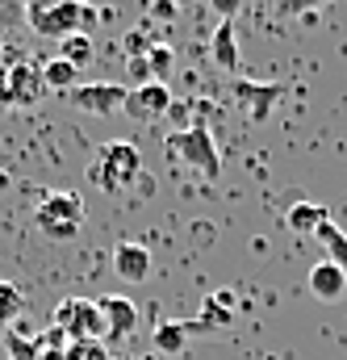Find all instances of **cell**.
<instances>
[{"label":"cell","instance_id":"cell-1","mask_svg":"<svg viewBox=\"0 0 347 360\" xmlns=\"http://www.w3.org/2000/svg\"><path fill=\"white\" fill-rule=\"evenodd\" d=\"M34 231L51 243H72L84 231V197L72 188L42 193V201L34 205Z\"/></svg>","mask_w":347,"mask_h":360},{"label":"cell","instance_id":"cell-2","mask_svg":"<svg viewBox=\"0 0 347 360\" xmlns=\"http://www.w3.org/2000/svg\"><path fill=\"white\" fill-rule=\"evenodd\" d=\"M143 176V151L126 139H113V143H100L92 164H88V180L105 193H126L134 180Z\"/></svg>","mask_w":347,"mask_h":360},{"label":"cell","instance_id":"cell-3","mask_svg":"<svg viewBox=\"0 0 347 360\" xmlns=\"http://www.w3.org/2000/svg\"><path fill=\"white\" fill-rule=\"evenodd\" d=\"M168 155H172L176 164H184L188 172L205 176V180L222 176L218 143H214V134H209V130H201V126H192V130H172V134H168Z\"/></svg>","mask_w":347,"mask_h":360},{"label":"cell","instance_id":"cell-4","mask_svg":"<svg viewBox=\"0 0 347 360\" xmlns=\"http://www.w3.org/2000/svg\"><path fill=\"white\" fill-rule=\"evenodd\" d=\"M55 327H59L72 344H84V340H100V335H105L100 310H96V302H88V297H63V302L55 306Z\"/></svg>","mask_w":347,"mask_h":360},{"label":"cell","instance_id":"cell-5","mask_svg":"<svg viewBox=\"0 0 347 360\" xmlns=\"http://www.w3.org/2000/svg\"><path fill=\"white\" fill-rule=\"evenodd\" d=\"M284 92H289L284 84H256V80H243V76L230 84V96H235L239 113H243L247 122H256V126L276 113V105L284 101Z\"/></svg>","mask_w":347,"mask_h":360},{"label":"cell","instance_id":"cell-6","mask_svg":"<svg viewBox=\"0 0 347 360\" xmlns=\"http://www.w3.org/2000/svg\"><path fill=\"white\" fill-rule=\"evenodd\" d=\"M42 92H46V84H42V68L38 63L0 68V105H38Z\"/></svg>","mask_w":347,"mask_h":360},{"label":"cell","instance_id":"cell-7","mask_svg":"<svg viewBox=\"0 0 347 360\" xmlns=\"http://www.w3.org/2000/svg\"><path fill=\"white\" fill-rule=\"evenodd\" d=\"M67 101L80 109V113H126V101H130V89L126 84H76L67 92Z\"/></svg>","mask_w":347,"mask_h":360},{"label":"cell","instance_id":"cell-8","mask_svg":"<svg viewBox=\"0 0 347 360\" xmlns=\"http://www.w3.org/2000/svg\"><path fill=\"white\" fill-rule=\"evenodd\" d=\"M96 310H100V323H105V344L134 335V327H138V306H134L130 297L105 293V297H96Z\"/></svg>","mask_w":347,"mask_h":360},{"label":"cell","instance_id":"cell-9","mask_svg":"<svg viewBox=\"0 0 347 360\" xmlns=\"http://www.w3.org/2000/svg\"><path fill=\"white\" fill-rule=\"evenodd\" d=\"M168 109H172V89H168V84L151 80V84H143V89H130V101H126V113H130V117H138V122H159V117H168Z\"/></svg>","mask_w":347,"mask_h":360},{"label":"cell","instance_id":"cell-10","mask_svg":"<svg viewBox=\"0 0 347 360\" xmlns=\"http://www.w3.org/2000/svg\"><path fill=\"white\" fill-rule=\"evenodd\" d=\"M80 8H84V0H72V4H59V8H51V13H38V17H30V30L38 34V38H72V34H80Z\"/></svg>","mask_w":347,"mask_h":360},{"label":"cell","instance_id":"cell-11","mask_svg":"<svg viewBox=\"0 0 347 360\" xmlns=\"http://www.w3.org/2000/svg\"><path fill=\"white\" fill-rule=\"evenodd\" d=\"M209 59H214L218 72H226V76L239 80L243 59H239V34H235V21H218V30H214V38H209Z\"/></svg>","mask_w":347,"mask_h":360},{"label":"cell","instance_id":"cell-12","mask_svg":"<svg viewBox=\"0 0 347 360\" xmlns=\"http://www.w3.org/2000/svg\"><path fill=\"white\" fill-rule=\"evenodd\" d=\"M235 310H239V297H235V289H218V293H209L205 302H201V310H197V331H218V327H230L235 323Z\"/></svg>","mask_w":347,"mask_h":360},{"label":"cell","instance_id":"cell-13","mask_svg":"<svg viewBox=\"0 0 347 360\" xmlns=\"http://www.w3.org/2000/svg\"><path fill=\"white\" fill-rule=\"evenodd\" d=\"M113 272L122 276V281H147L151 276V252L143 248V243H117L113 248Z\"/></svg>","mask_w":347,"mask_h":360},{"label":"cell","instance_id":"cell-14","mask_svg":"<svg viewBox=\"0 0 347 360\" xmlns=\"http://www.w3.org/2000/svg\"><path fill=\"white\" fill-rule=\"evenodd\" d=\"M310 293L318 297V302H339L347 293V272L339 264H331V260H318L314 269H310Z\"/></svg>","mask_w":347,"mask_h":360},{"label":"cell","instance_id":"cell-15","mask_svg":"<svg viewBox=\"0 0 347 360\" xmlns=\"http://www.w3.org/2000/svg\"><path fill=\"white\" fill-rule=\"evenodd\" d=\"M322 222H331V210H327L322 201H297V205H289V214H284V226H289L293 235H314Z\"/></svg>","mask_w":347,"mask_h":360},{"label":"cell","instance_id":"cell-16","mask_svg":"<svg viewBox=\"0 0 347 360\" xmlns=\"http://www.w3.org/2000/svg\"><path fill=\"white\" fill-rule=\"evenodd\" d=\"M197 331V323H180V319H172V323H159L155 327V348L159 352H168V356H176V352H184L188 348V335Z\"/></svg>","mask_w":347,"mask_h":360},{"label":"cell","instance_id":"cell-17","mask_svg":"<svg viewBox=\"0 0 347 360\" xmlns=\"http://www.w3.org/2000/svg\"><path fill=\"white\" fill-rule=\"evenodd\" d=\"M76 76H80V68H72V63L59 59V55L42 63V84H46L51 92H72L76 89Z\"/></svg>","mask_w":347,"mask_h":360},{"label":"cell","instance_id":"cell-18","mask_svg":"<svg viewBox=\"0 0 347 360\" xmlns=\"http://www.w3.org/2000/svg\"><path fill=\"white\" fill-rule=\"evenodd\" d=\"M314 239L327 248V260H331V264H339V269L347 272V235H343V231H339L335 222H322V226L314 231Z\"/></svg>","mask_w":347,"mask_h":360},{"label":"cell","instance_id":"cell-19","mask_svg":"<svg viewBox=\"0 0 347 360\" xmlns=\"http://www.w3.org/2000/svg\"><path fill=\"white\" fill-rule=\"evenodd\" d=\"M25 310V293L13 281H0V327H13Z\"/></svg>","mask_w":347,"mask_h":360},{"label":"cell","instance_id":"cell-20","mask_svg":"<svg viewBox=\"0 0 347 360\" xmlns=\"http://www.w3.org/2000/svg\"><path fill=\"white\" fill-rule=\"evenodd\" d=\"M92 55H96V38H88V34H72V38H63V46H59V59H67L72 68H84Z\"/></svg>","mask_w":347,"mask_h":360},{"label":"cell","instance_id":"cell-21","mask_svg":"<svg viewBox=\"0 0 347 360\" xmlns=\"http://www.w3.org/2000/svg\"><path fill=\"white\" fill-rule=\"evenodd\" d=\"M147 63H151V80L168 84V76H172V63H176L172 46H168V42H155V46H151V55H147Z\"/></svg>","mask_w":347,"mask_h":360},{"label":"cell","instance_id":"cell-22","mask_svg":"<svg viewBox=\"0 0 347 360\" xmlns=\"http://www.w3.org/2000/svg\"><path fill=\"white\" fill-rule=\"evenodd\" d=\"M67 360H113L105 352V340H84V344H72Z\"/></svg>","mask_w":347,"mask_h":360},{"label":"cell","instance_id":"cell-23","mask_svg":"<svg viewBox=\"0 0 347 360\" xmlns=\"http://www.w3.org/2000/svg\"><path fill=\"white\" fill-rule=\"evenodd\" d=\"M151 46H155V38H147V30L126 34V59H143V55H151Z\"/></svg>","mask_w":347,"mask_h":360},{"label":"cell","instance_id":"cell-24","mask_svg":"<svg viewBox=\"0 0 347 360\" xmlns=\"http://www.w3.org/2000/svg\"><path fill=\"white\" fill-rule=\"evenodd\" d=\"M331 0H280V13L284 17H314L318 8H327Z\"/></svg>","mask_w":347,"mask_h":360},{"label":"cell","instance_id":"cell-25","mask_svg":"<svg viewBox=\"0 0 347 360\" xmlns=\"http://www.w3.org/2000/svg\"><path fill=\"white\" fill-rule=\"evenodd\" d=\"M126 72H130V80H134V89H143V84H151V63H147V55H143V59H126Z\"/></svg>","mask_w":347,"mask_h":360},{"label":"cell","instance_id":"cell-26","mask_svg":"<svg viewBox=\"0 0 347 360\" xmlns=\"http://www.w3.org/2000/svg\"><path fill=\"white\" fill-rule=\"evenodd\" d=\"M147 13L155 21H172L176 13H180V0H147Z\"/></svg>","mask_w":347,"mask_h":360},{"label":"cell","instance_id":"cell-27","mask_svg":"<svg viewBox=\"0 0 347 360\" xmlns=\"http://www.w3.org/2000/svg\"><path fill=\"white\" fill-rule=\"evenodd\" d=\"M209 8H214L222 21H235V13L243 8V0H209Z\"/></svg>","mask_w":347,"mask_h":360},{"label":"cell","instance_id":"cell-28","mask_svg":"<svg viewBox=\"0 0 347 360\" xmlns=\"http://www.w3.org/2000/svg\"><path fill=\"white\" fill-rule=\"evenodd\" d=\"M59 4H72V0H25V21L38 17V13H51V8H59Z\"/></svg>","mask_w":347,"mask_h":360},{"label":"cell","instance_id":"cell-29","mask_svg":"<svg viewBox=\"0 0 347 360\" xmlns=\"http://www.w3.org/2000/svg\"><path fill=\"white\" fill-rule=\"evenodd\" d=\"M4 184H8V176H4V172H0V188H4Z\"/></svg>","mask_w":347,"mask_h":360}]
</instances>
